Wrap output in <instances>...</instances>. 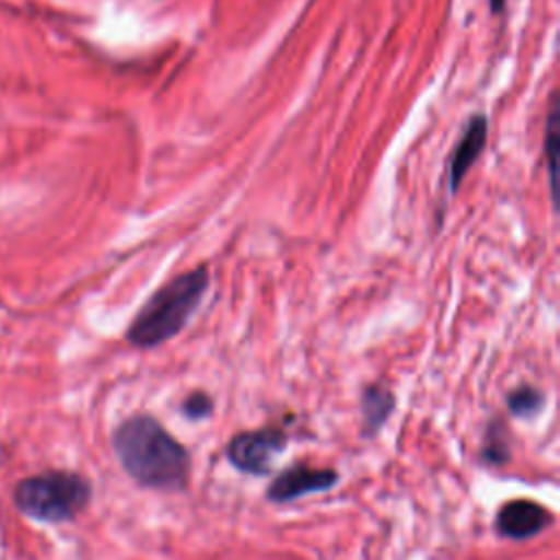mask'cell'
<instances>
[{
  "instance_id": "6da1fadb",
  "label": "cell",
  "mask_w": 560,
  "mask_h": 560,
  "mask_svg": "<svg viewBox=\"0 0 560 560\" xmlns=\"http://www.w3.org/2000/svg\"><path fill=\"white\" fill-rule=\"evenodd\" d=\"M114 451L140 486L179 490L188 481L186 448L151 416H131L114 431Z\"/></svg>"
},
{
  "instance_id": "7a4b0ae2",
  "label": "cell",
  "mask_w": 560,
  "mask_h": 560,
  "mask_svg": "<svg viewBox=\"0 0 560 560\" xmlns=\"http://www.w3.org/2000/svg\"><path fill=\"white\" fill-rule=\"evenodd\" d=\"M208 282L203 265L164 282L131 319L127 341L136 348H155L175 337L201 304Z\"/></svg>"
},
{
  "instance_id": "3957f363",
  "label": "cell",
  "mask_w": 560,
  "mask_h": 560,
  "mask_svg": "<svg viewBox=\"0 0 560 560\" xmlns=\"http://www.w3.org/2000/svg\"><path fill=\"white\" fill-rule=\"evenodd\" d=\"M15 505L31 518L61 523L77 516L90 501V483L74 472L26 477L15 488Z\"/></svg>"
},
{
  "instance_id": "277c9868",
  "label": "cell",
  "mask_w": 560,
  "mask_h": 560,
  "mask_svg": "<svg viewBox=\"0 0 560 560\" xmlns=\"http://www.w3.org/2000/svg\"><path fill=\"white\" fill-rule=\"evenodd\" d=\"M287 446V435L278 427L238 433L228 446V459L243 472L265 475L273 457Z\"/></svg>"
},
{
  "instance_id": "5b68a950",
  "label": "cell",
  "mask_w": 560,
  "mask_h": 560,
  "mask_svg": "<svg viewBox=\"0 0 560 560\" xmlns=\"http://www.w3.org/2000/svg\"><path fill=\"white\" fill-rule=\"evenodd\" d=\"M488 140V118L486 114H475L468 118L459 140L455 142L448 164H446V184L448 192L455 195L459 190L462 179L470 171V166L479 160Z\"/></svg>"
},
{
  "instance_id": "8992f818",
  "label": "cell",
  "mask_w": 560,
  "mask_h": 560,
  "mask_svg": "<svg viewBox=\"0 0 560 560\" xmlns=\"http://www.w3.org/2000/svg\"><path fill=\"white\" fill-rule=\"evenodd\" d=\"M337 483V472L326 470V468H308V466H293L280 472L267 490V497L271 501H291L311 492H322L328 490L330 486Z\"/></svg>"
},
{
  "instance_id": "52a82bcc",
  "label": "cell",
  "mask_w": 560,
  "mask_h": 560,
  "mask_svg": "<svg viewBox=\"0 0 560 560\" xmlns=\"http://www.w3.org/2000/svg\"><path fill=\"white\" fill-rule=\"evenodd\" d=\"M551 514L536 501H510L497 514V527L503 536L512 540H525L536 536Z\"/></svg>"
},
{
  "instance_id": "ba28073f",
  "label": "cell",
  "mask_w": 560,
  "mask_h": 560,
  "mask_svg": "<svg viewBox=\"0 0 560 560\" xmlns=\"http://www.w3.org/2000/svg\"><path fill=\"white\" fill-rule=\"evenodd\" d=\"M363 420L370 431H376L394 409V396L383 385H370L363 392Z\"/></svg>"
},
{
  "instance_id": "9c48e42d",
  "label": "cell",
  "mask_w": 560,
  "mask_h": 560,
  "mask_svg": "<svg viewBox=\"0 0 560 560\" xmlns=\"http://www.w3.org/2000/svg\"><path fill=\"white\" fill-rule=\"evenodd\" d=\"M558 120H560L558 96H556V92H551L549 112H547V120H545V158H547V173H549L551 197H553V190H556V153H558V138H560Z\"/></svg>"
},
{
  "instance_id": "30bf717a",
  "label": "cell",
  "mask_w": 560,
  "mask_h": 560,
  "mask_svg": "<svg viewBox=\"0 0 560 560\" xmlns=\"http://www.w3.org/2000/svg\"><path fill=\"white\" fill-rule=\"evenodd\" d=\"M542 405V394L532 387V385H523V387H516L514 392H510L508 396V407L514 416H521V418H529L534 416Z\"/></svg>"
},
{
  "instance_id": "8fae6325",
  "label": "cell",
  "mask_w": 560,
  "mask_h": 560,
  "mask_svg": "<svg viewBox=\"0 0 560 560\" xmlns=\"http://www.w3.org/2000/svg\"><path fill=\"white\" fill-rule=\"evenodd\" d=\"M182 409H184V413H186L188 418L199 420V418H203V416L210 413L212 402H210V398H208L203 392H195L192 396H188V398L184 400Z\"/></svg>"
},
{
  "instance_id": "7c38bea8",
  "label": "cell",
  "mask_w": 560,
  "mask_h": 560,
  "mask_svg": "<svg viewBox=\"0 0 560 560\" xmlns=\"http://www.w3.org/2000/svg\"><path fill=\"white\" fill-rule=\"evenodd\" d=\"M488 2H490V11H492L494 15H501V13H503L505 0H488Z\"/></svg>"
}]
</instances>
